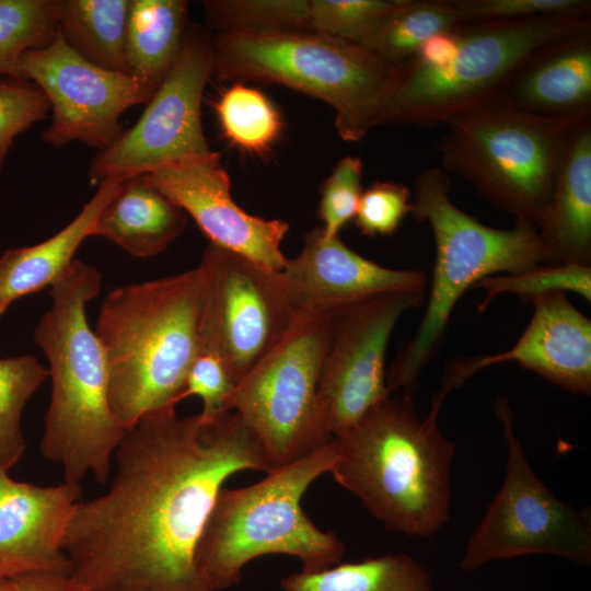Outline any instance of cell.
Here are the masks:
<instances>
[{
    "label": "cell",
    "instance_id": "obj_1",
    "mask_svg": "<svg viewBox=\"0 0 591 591\" xmlns=\"http://www.w3.org/2000/svg\"><path fill=\"white\" fill-rule=\"evenodd\" d=\"M104 494L77 503L62 538L83 591H211L196 566L207 518L225 480L273 468L233 412L211 420L149 413L124 434Z\"/></svg>",
    "mask_w": 591,
    "mask_h": 591
},
{
    "label": "cell",
    "instance_id": "obj_2",
    "mask_svg": "<svg viewBox=\"0 0 591 591\" xmlns=\"http://www.w3.org/2000/svg\"><path fill=\"white\" fill-rule=\"evenodd\" d=\"M442 402L421 417L412 396L393 394L338 437L329 471L391 532L429 537L448 522L455 444L438 424Z\"/></svg>",
    "mask_w": 591,
    "mask_h": 591
},
{
    "label": "cell",
    "instance_id": "obj_3",
    "mask_svg": "<svg viewBox=\"0 0 591 591\" xmlns=\"http://www.w3.org/2000/svg\"><path fill=\"white\" fill-rule=\"evenodd\" d=\"M204 279L199 267L112 290L94 333L108 379V402L127 431L144 415L175 407L202 351Z\"/></svg>",
    "mask_w": 591,
    "mask_h": 591
},
{
    "label": "cell",
    "instance_id": "obj_4",
    "mask_svg": "<svg viewBox=\"0 0 591 591\" xmlns=\"http://www.w3.org/2000/svg\"><path fill=\"white\" fill-rule=\"evenodd\" d=\"M102 282L99 269L74 259L51 283V305L33 333L51 379L39 448L45 459L61 465L70 483L92 473L106 484L126 432L111 410L103 350L86 317V305L100 294Z\"/></svg>",
    "mask_w": 591,
    "mask_h": 591
},
{
    "label": "cell",
    "instance_id": "obj_5",
    "mask_svg": "<svg viewBox=\"0 0 591 591\" xmlns=\"http://www.w3.org/2000/svg\"><path fill=\"white\" fill-rule=\"evenodd\" d=\"M450 188L449 174L441 167L424 169L414 179L410 215L429 223L436 258L417 331L386 370L390 394L413 397L441 347L453 309L468 288L493 275L546 265L535 225L515 221L509 230L487 227L451 201Z\"/></svg>",
    "mask_w": 591,
    "mask_h": 591
},
{
    "label": "cell",
    "instance_id": "obj_6",
    "mask_svg": "<svg viewBox=\"0 0 591 591\" xmlns=\"http://www.w3.org/2000/svg\"><path fill=\"white\" fill-rule=\"evenodd\" d=\"M213 74L282 84L324 101L339 137L363 139L382 125L401 67L362 45L313 31L212 35Z\"/></svg>",
    "mask_w": 591,
    "mask_h": 591
},
{
    "label": "cell",
    "instance_id": "obj_7",
    "mask_svg": "<svg viewBox=\"0 0 591 591\" xmlns=\"http://www.w3.org/2000/svg\"><path fill=\"white\" fill-rule=\"evenodd\" d=\"M336 455L334 439L271 470L258 483L219 490L195 556L211 591L237 584L243 567L259 556L296 557L304 572L339 564L346 552L344 543L335 533L318 529L301 507L303 495L321 475L329 473Z\"/></svg>",
    "mask_w": 591,
    "mask_h": 591
},
{
    "label": "cell",
    "instance_id": "obj_8",
    "mask_svg": "<svg viewBox=\"0 0 591 591\" xmlns=\"http://www.w3.org/2000/svg\"><path fill=\"white\" fill-rule=\"evenodd\" d=\"M575 124L531 115L495 99L443 124L441 169L470 182L515 221L536 227Z\"/></svg>",
    "mask_w": 591,
    "mask_h": 591
},
{
    "label": "cell",
    "instance_id": "obj_9",
    "mask_svg": "<svg viewBox=\"0 0 591 591\" xmlns=\"http://www.w3.org/2000/svg\"><path fill=\"white\" fill-rule=\"evenodd\" d=\"M588 28L590 15L460 24L457 49L447 66L432 69L408 61L401 67L382 125L444 124L499 97L514 71L535 50Z\"/></svg>",
    "mask_w": 591,
    "mask_h": 591
},
{
    "label": "cell",
    "instance_id": "obj_10",
    "mask_svg": "<svg viewBox=\"0 0 591 591\" xmlns=\"http://www.w3.org/2000/svg\"><path fill=\"white\" fill-rule=\"evenodd\" d=\"M335 313L300 315L229 399V410L254 433L273 470L334 440L318 383Z\"/></svg>",
    "mask_w": 591,
    "mask_h": 591
},
{
    "label": "cell",
    "instance_id": "obj_11",
    "mask_svg": "<svg viewBox=\"0 0 591 591\" xmlns=\"http://www.w3.org/2000/svg\"><path fill=\"white\" fill-rule=\"evenodd\" d=\"M495 412L507 445L505 478L467 541L461 568L473 571L495 560L537 554L590 564V510L564 503L534 473L507 398L497 399Z\"/></svg>",
    "mask_w": 591,
    "mask_h": 591
},
{
    "label": "cell",
    "instance_id": "obj_12",
    "mask_svg": "<svg viewBox=\"0 0 591 591\" xmlns=\"http://www.w3.org/2000/svg\"><path fill=\"white\" fill-rule=\"evenodd\" d=\"M198 267L205 291L202 351L217 355L236 385L300 315L280 271L210 243Z\"/></svg>",
    "mask_w": 591,
    "mask_h": 591
},
{
    "label": "cell",
    "instance_id": "obj_13",
    "mask_svg": "<svg viewBox=\"0 0 591 591\" xmlns=\"http://www.w3.org/2000/svg\"><path fill=\"white\" fill-rule=\"evenodd\" d=\"M213 74L212 34L188 24L179 54L137 123L91 162L92 184L121 181L165 163L210 153L201 125L205 86Z\"/></svg>",
    "mask_w": 591,
    "mask_h": 591
},
{
    "label": "cell",
    "instance_id": "obj_14",
    "mask_svg": "<svg viewBox=\"0 0 591 591\" xmlns=\"http://www.w3.org/2000/svg\"><path fill=\"white\" fill-rule=\"evenodd\" d=\"M16 77L36 84L47 97L53 115L42 139L55 148L73 141L99 151L108 148L124 131L121 114L154 94L127 73L88 61L58 31L45 47L22 55Z\"/></svg>",
    "mask_w": 591,
    "mask_h": 591
},
{
    "label": "cell",
    "instance_id": "obj_15",
    "mask_svg": "<svg viewBox=\"0 0 591 591\" xmlns=\"http://www.w3.org/2000/svg\"><path fill=\"white\" fill-rule=\"evenodd\" d=\"M425 303V293L375 296L335 313L318 383L334 438L391 395L385 355L398 320Z\"/></svg>",
    "mask_w": 591,
    "mask_h": 591
},
{
    "label": "cell",
    "instance_id": "obj_16",
    "mask_svg": "<svg viewBox=\"0 0 591 591\" xmlns=\"http://www.w3.org/2000/svg\"><path fill=\"white\" fill-rule=\"evenodd\" d=\"M144 178L192 217L210 244L280 271L287 260L281 242L289 224L241 208L231 196L230 177L218 152L160 165Z\"/></svg>",
    "mask_w": 591,
    "mask_h": 591
},
{
    "label": "cell",
    "instance_id": "obj_17",
    "mask_svg": "<svg viewBox=\"0 0 591 591\" xmlns=\"http://www.w3.org/2000/svg\"><path fill=\"white\" fill-rule=\"evenodd\" d=\"M566 294L557 292L533 300L532 318L510 349L454 360L448 366L439 390L448 395L484 368L515 362L564 391L589 395L591 321L571 304Z\"/></svg>",
    "mask_w": 591,
    "mask_h": 591
},
{
    "label": "cell",
    "instance_id": "obj_18",
    "mask_svg": "<svg viewBox=\"0 0 591 591\" xmlns=\"http://www.w3.org/2000/svg\"><path fill=\"white\" fill-rule=\"evenodd\" d=\"M280 275L299 313H335L392 292L425 293V271L394 269L356 253L339 235L326 237L317 227L304 236L301 252L287 258Z\"/></svg>",
    "mask_w": 591,
    "mask_h": 591
},
{
    "label": "cell",
    "instance_id": "obj_19",
    "mask_svg": "<svg viewBox=\"0 0 591 591\" xmlns=\"http://www.w3.org/2000/svg\"><path fill=\"white\" fill-rule=\"evenodd\" d=\"M82 494L79 483L37 486L0 468V580L31 572L70 576L61 544Z\"/></svg>",
    "mask_w": 591,
    "mask_h": 591
},
{
    "label": "cell",
    "instance_id": "obj_20",
    "mask_svg": "<svg viewBox=\"0 0 591 591\" xmlns=\"http://www.w3.org/2000/svg\"><path fill=\"white\" fill-rule=\"evenodd\" d=\"M543 118L578 123L591 117V28L531 54L499 97Z\"/></svg>",
    "mask_w": 591,
    "mask_h": 591
},
{
    "label": "cell",
    "instance_id": "obj_21",
    "mask_svg": "<svg viewBox=\"0 0 591 591\" xmlns=\"http://www.w3.org/2000/svg\"><path fill=\"white\" fill-rule=\"evenodd\" d=\"M536 229L546 265L591 266V117L570 131Z\"/></svg>",
    "mask_w": 591,
    "mask_h": 591
},
{
    "label": "cell",
    "instance_id": "obj_22",
    "mask_svg": "<svg viewBox=\"0 0 591 591\" xmlns=\"http://www.w3.org/2000/svg\"><path fill=\"white\" fill-rule=\"evenodd\" d=\"M108 177L99 184L78 216L49 239L30 246L14 247L0 255V320L19 299L51 286L72 264L94 223L120 183Z\"/></svg>",
    "mask_w": 591,
    "mask_h": 591
},
{
    "label": "cell",
    "instance_id": "obj_23",
    "mask_svg": "<svg viewBox=\"0 0 591 591\" xmlns=\"http://www.w3.org/2000/svg\"><path fill=\"white\" fill-rule=\"evenodd\" d=\"M187 215L143 175L125 179L100 212L92 236L148 258L164 252L185 230Z\"/></svg>",
    "mask_w": 591,
    "mask_h": 591
},
{
    "label": "cell",
    "instance_id": "obj_24",
    "mask_svg": "<svg viewBox=\"0 0 591 591\" xmlns=\"http://www.w3.org/2000/svg\"><path fill=\"white\" fill-rule=\"evenodd\" d=\"M185 0H130L125 73L153 93L174 65L188 26Z\"/></svg>",
    "mask_w": 591,
    "mask_h": 591
},
{
    "label": "cell",
    "instance_id": "obj_25",
    "mask_svg": "<svg viewBox=\"0 0 591 591\" xmlns=\"http://www.w3.org/2000/svg\"><path fill=\"white\" fill-rule=\"evenodd\" d=\"M282 591H438L430 572L405 553H389L280 580Z\"/></svg>",
    "mask_w": 591,
    "mask_h": 591
},
{
    "label": "cell",
    "instance_id": "obj_26",
    "mask_svg": "<svg viewBox=\"0 0 591 591\" xmlns=\"http://www.w3.org/2000/svg\"><path fill=\"white\" fill-rule=\"evenodd\" d=\"M130 0H59L58 32L84 59L125 73Z\"/></svg>",
    "mask_w": 591,
    "mask_h": 591
},
{
    "label": "cell",
    "instance_id": "obj_27",
    "mask_svg": "<svg viewBox=\"0 0 591 591\" xmlns=\"http://www.w3.org/2000/svg\"><path fill=\"white\" fill-rule=\"evenodd\" d=\"M460 21L449 0H399L358 44L403 66L431 36L451 32Z\"/></svg>",
    "mask_w": 591,
    "mask_h": 591
},
{
    "label": "cell",
    "instance_id": "obj_28",
    "mask_svg": "<svg viewBox=\"0 0 591 591\" xmlns=\"http://www.w3.org/2000/svg\"><path fill=\"white\" fill-rule=\"evenodd\" d=\"M47 376L48 368L32 355L0 358V468L9 471L23 456L22 414Z\"/></svg>",
    "mask_w": 591,
    "mask_h": 591
},
{
    "label": "cell",
    "instance_id": "obj_29",
    "mask_svg": "<svg viewBox=\"0 0 591 591\" xmlns=\"http://www.w3.org/2000/svg\"><path fill=\"white\" fill-rule=\"evenodd\" d=\"M216 112L227 139L248 152L268 150L282 129L280 114L271 101L242 82L221 93Z\"/></svg>",
    "mask_w": 591,
    "mask_h": 591
},
{
    "label": "cell",
    "instance_id": "obj_30",
    "mask_svg": "<svg viewBox=\"0 0 591 591\" xmlns=\"http://www.w3.org/2000/svg\"><path fill=\"white\" fill-rule=\"evenodd\" d=\"M59 0H0V76L16 77L22 55L58 31Z\"/></svg>",
    "mask_w": 591,
    "mask_h": 591
},
{
    "label": "cell",
    "instance_id": "obj_31",
    "mask_svg": "<svg viewBox=\"0 0 591 591\" xmlns=\"http://www.w3.org/2000/svg\"><path fill=\"white\" fill-rule=\"evenodd\" d=\"M202 5L216 34L311 31L309 0H208Z\"/></svg>",
    "mask_w": 591,
    "mask_h": 591
},
{
    "label": "cell",
    "instance_id": "obj_32",
    "mask_svg": "<svg viewBox=\"0 0 591 591\" xmlns=\"http://www.w3.org/2000/svg\"><path fill=\"white\" fill-rule=\"evenodd\" d=\"M476 287L485 290V299L478 310L483 311L491 300L503 293H512L524 304L540 297L573 292L591 301V266L578 264L540 265L517 273L493 275L479 280Z\"/></svg>",
    "mask_w": 591,
    "mask_h": 591
},
{
    "label": "cell",
    "instance_id": "obj_33",
    "mask_svg": "<svg viewBox=\"0 0 591 591\" xmlns=\"http://www.w3.org/2000/svg\"><path fill=\"white\" fill-rule=\"evenodd\" d=\"M399 0H309L311 31L355 43Z\"/></svg>",
    "mask_w": 591,
    "mask_h": 591
},
{
    "label": "cell",
    "instance_id": "obj_34",
    "mask_svg": "<svg viewBox=\"0 0 591 591\" xmlns=\"http://www.w3.org/2000/svg\"><path fill=\"white\" fill-rule=\"evenodd\" d=\"M50 104L33 82L0 76V174L15 138L44 119Z\"/></svg>",
    "mask_w": 591,
    "mask_h": 591
},
{
    "label": "cell",
    "instance_id": "obj_35",
    "mask_svg": "<svg viewBox=\"0 0 591 591\" xmlns=\"http://www.w3.org/2000/svg\"><path fill=\"white\" fill-rule=\"evenodd\" d=\"M461 24L590 15L589 0H449Z\"/></svg>",
    "mask_w": 591,
    "mask_h": 591
},
{
    "label": "cell",
    "instance_id": "obj_36",
    "mask_svg": "<svg viewBox=\"0 0 591 591\" xmlns=\"http://www.w3.org/2000/svg\"><path fill=\"white\" fill-rule=\"evenodd\" d=\"M362 170L360 158L344 157L322 184L317 215L326 237L339 235V231L355 218L362 194Z\"/></svg>",
    "mask_w": 591,
    "mask_h": 591
},
{
    "label": "cell",
    "instance_id": "obj_37",
    "mask_svg": "<svg viewBox=\"0 0 591 591\" xmlns=\"http://www.w3.org/2000/svg\"><path fill=\"white\" fill-rule=\"evenodd\" d=\"M412 213V192L401 183L378 181L362 190L355 215L356 227L367 236L393 234Z\"/></svg>",
    "mask_w": 591,
    "mask_h": 591
},
{
    "label": "cell",
    "instance_id": "obj_38",
    "mask_svg": "<svg viewBox=\"0 0 591 591\" xmlns=\"http://www.w3.org/2000/svg\"><path fill=\"white\" fill-rule=\"evenodd\" d=\"M235 385L221 359L209 351H201L187 373L182 399L195 395L202 401L199 416L211 420L230 412L229 399Z\"/></svg>",
    "mask_w": 591,
    "mask_h": 591
},
{
    "label": "cell",
    "instance_id": "obj_39",
    "mask_svg": "<svg viewBox=\"0 0 591 591\" xmlns=\"http://www.w3.org/2000/svg\"><path fill=\"white\" fill-rule=\"evenodd\" d=\"M456 28L451 32L436 34L425 40L415 57L409 61L432 69L447 66L453 59L457 49Z\"/></svg>",
    "mask_w": 591,
    "mask_h": 591
},
{
    "label": "cell",
    "instance_id": "obj_40",
    "mask_svg": "<svg viewBox=\"0 0 591 591\" xmlns=\"http://www.w3.org/2000/svg\"><path fill=\"white\" fill-rule=\"evenodd\" d=\"M18 591H83L69 575L31 572L13 578Z\"/></svg>",
    "mask_w": 591,
    "mask_h": 591
},
{
    "label": "cell",
    "instance_id": "obj_41",
    "mask_svg": "<svg viewBox=\"0 0 591 591\" xmlns=\"http://www.w3.org/2000/svg\"><path fill=\"white\" fill-rule=\"evenodd\" d=\"M0 591H18L14 580L13 579L0 580Z\"/></svg>",
    "mask_w": 591,
    "mask_h": 591
}]
</instances>
